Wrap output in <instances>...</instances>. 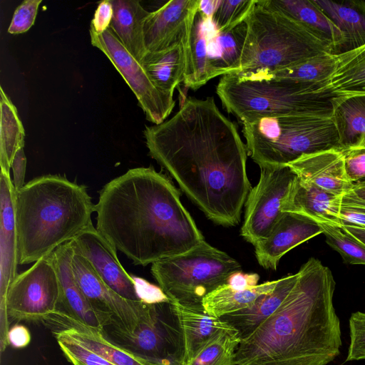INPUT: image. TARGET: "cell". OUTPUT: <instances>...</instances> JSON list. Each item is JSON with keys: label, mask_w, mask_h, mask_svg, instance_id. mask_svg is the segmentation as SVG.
<instances>
[{"label": "cell", "mask_w": 365, "mask_h": 365, "mask_svg": "<svg viewBox=\"0 0 365 365\" xmlns=\"http://www.w3.org/2000/svg\"><path fill=\"white\" fill-rule=\"evenodd\" d=\"M149 155L207 218L239 224L252 189L247 150L236 125L212 97L187 98L168 120L143 130Z\"/></svg>", "instance_id": "cell-1"}, {"label": "cell", "mask_w": 365, "mask_h": 365, "mask_svg": "<svg viewBox=\"0 0 365 365\" xmlns=\"http://www.w3.org/2000/svg\"><path fill=\"white\" fill-rule=\"evenodd\" d=\"M96 229L135 265L187 252L204 237L172 182L153 168H135L100 190Z\"/></svg>", "instance_id": "cell-2"}, {"label": "cell", "mask_w": 365, "mask_h": 365, "mask_svg": "<svg viewBox=\"0 0 365 365\" xmlns=\"http://www.w3.org/2000/svg\"><path fill=\"white\" fill-rule=\"evenodd\" d=\"M278 309L242 339L235 365H327L340 354V321L329 267L310 258Z\"/></svg>", "instance_id": "cell-3"}, {"label": "cell", "mask_w": 365, "mask_h": 365, "mask_svg": "<svg viewBox=\"0 0 365 365\" xmlns=\"http://www.w3.org/2000/svg\"><path fill=\"white\" fill-rule=\"evenodd\" d=\"M87 188L60 175L36 177L16 192L19 264L51 255L93 224Z\"/></svg>", "instance_id": "cell-4"}, {"label": "cell", "mask_w": 365, "mask_h": 365, "mask_svg": "<svg viewBox=\"0 0 365 365\" xmlns=\"http://www.w3.org/2000/svg\"><path fill=\"white\" fill-rule=\"evenodd\" d=\"M325 86L250 71L222 76L216 93L227 111L243 123L289 115L331 117L332 100L339 96Z\"/></svg>", "instance_id": "cell-5"}, {"label": "cell", "mask_w": 365, "mask_h": 365, "mask_svg": "<svg viewBox=\"0 0 365 365\" xmlns=\"http://www.w3.org/2000/svg\"><path fill=\"white\" fill-rule=\"evenodd\" d=\"M245 21L247 32L237 73L271 72L324 53L333 54L329 43L293 19L263 7L257 0Z\"/></svg>", "instance_id": "cell-6"}, {"label": "cell", "mask_w": 365, "mask_h": 365, "mask_svg": "<svg viewBox=\"0 0 365 365\" xmlns=\"http://www.w3.org/2000/svg\"><path fill=\"white\" fill-rule=\"evenodd\" d=\"M242 124L247 153L259 168L286 165L305 155L340 150L331 117L289 115Z\"/></svg>", "instance_id": "cell-7"}, {"label": "cell", "mask_w": 365, "mask_h": 365, "mask_svg": "<svg viewBox=\"0 0 365 365\" xmlns=\"http://www.w3.org/2000/svg\"><path fill=\"white\" fill-rule=\"evenodd\" d=\"M150 270L171 301L202 307L207 295L227 284L232 274L242 269L226 252L203 241L187 252L153 263Z\"/></svg>", "instance_id": "cell-8"}, {"label": "cell", "mask_w": 365, "mask_h": 365, "mask_svg": "<svg viewBox=\"0 0 365 365\" xmlns=\"http://www.w3.org/2000/svg\"><path fill=\"white\" fill-rule=\"evenodd\" d=\"M101 332L109 342L145 365H185L182 331L169 298L148 303L133 331L110 322Z\"/></svg>", "instance_id": "cell-9"}, {"label": "cell", "mask_w": 365, "mask_h": 365, "mask_svg": "<svg viewBox=\"0 0 365 365\" xmlns=\"http://www.w3.org/2000/svg\"><path fill=\"white\" fill-rule=\"evenodd\" d=\"M60 297L61 283L52 253L12 282L6 303L9 321L41 322L57 309Z\"/></svg>", "instance_id": "cell-10"}, {"label": "cell", "mask_w": 365, "mask_h": 365, "mask_svg": "<svg viewBox=\"0 0 365 365\" xmlns=\"http://www.w3.org/2000/svg\"><path fill=\"white\" fill-rule=\"evenodd\" d=\"M296 178L287 165L260 167L259 180L245 203L240 234L247 242L254 245L269 234L283 214L284 201Z\"/></svg>", "instance_id": "cell-11"}, {"label": "cell", "mask_w": 365, "mask_h": 365, "mask_svg": "<svg viewBox=\"0 0 365 365\" xmlns=\"http://www.w3.org/2000/svg\"><path fill=\"white\" fill-rule=\"evenodd\" d=\"M89 32L91 44L107 56L123 78L147 120L154 125L164 122L175 107L173 96L155 86L141 63L124 47L110 28L102 34Z\"/></svg>", "instance_id": "cell-12"}, {"label": "cell", "mask_w": 365, "mask_h": 365, "mask_svg": "<svg viewBox=\"0 0 365 365\" xmlns=\"http://www.w3.org/2000/svg\"><path fill=\"white\" fill-rule=\"evenodd\" d=\"M71 242L73 277L93 309L105 325L112 322L127 331H133L145 314L148 303L128 300L112 290Z\"/></svg>", "instance_id": "cell-13"}, {"label": "cell", "mask_w": 365, "mask_h": 365, "mask_svg": "<svg viewBox=\"0 0 365 365\" xmlns=\"http://www.w3.org/2000/svg\"><path fill=\"white\" fill-rule=\"evenodd\" d=\"M16 191L10 172L0 173V348L9 346L10 321L6 311V297L17 276L19 264L15 217Z\"/></svg>", "instance_id": "cell-14"}, {"label": "cell", "mask_w": 365, "mask_h": 365, "mask_svg": "<svg viewBox=\"0 0 365 365\" xmlns=\"http://www.w3.org/2000/svg\"><path fill=\"white\" fill-rule=\"evenodd\" d=\"M72 242L112 290L128 300L142 301L136 280L123 267L117 257V250L93 224Z\"/></svg>", "instance_id": "cell-15"}, {"label": "cell", "mask_w": 365, "mask_h": 365, "mask_svg": "<svg viewBox=\"0 0 365 365\" xmlns=\"http://www.w3.org/2000/svg\"><path fill=\"white\" fill-rule=\"evenodd\" d=\"M200 0H171L150 11L143 25L148 53L163 51L179 43L186 45Z\"/></svg>", "instance_id": "cell-16"}, {"label": "cell", "mask_w": 365, "mask_h": 365, "mask_svg": "<svg viewBox=\"0 0 365 365\" xmlns=\"http://www.w3.org/2000/svg\"><path fill=\"white\" fill-rule=\"evenodd\" d=\"M322 232V227L314 220L283 212L269 234L254 245L257 260L263 268L275 270L287 252Z\"/></svg>", "instance_id": "cell-17"}, {"label": "cell", "mask_w": 365, "mask_h": 365, "mask_svg": "<svg viewBox=\"0 0 365 365\" xmlns=\"http://www.w3.org/2000/svg\"><path fill=\"white\" fill-rule=\"evenodd\" d=\"M302 180L324 190L344 195L353 187L344 168V155L339 149L305 155L287 164Z\"/></svg>", "instance_id": "cell-18"}, {"label": "cell", "mask_w": 365, "mask_h": 365, "mask_svg": "<svg viewBox=\"0 0 365 365\" xmlns=\"http://www.w3.org/2000/svg\"><path fill=\"white\" fill-rule=\"evenodd\" d=\"M41 322L51 331L63 332L114 365H145L106 340L101 329L86 324L64 312L56 309Z\"/></svg>", "instance_id": "cell-19"}, {"label": "cell", "mask_w": 365, "mask_h": 365, "mask_svg": "<svg viewBox=\"0 0 365 365\" xmlns=\"http://www.w3.org/2000/svg\"><path fill=\"white\" fill-rule=\"evenodd\" d=\"M342 196L306 182L297 176L284 201L282 212L300 214L318 223L341 225L339 213Z\"/></svg>", "instance_id": "cell-20"}, {"label": "cell", "mask_w": 365, "mask_h": 365, "mask_svg": "<svg viewBox=\"0 0 365 365\" xmlns=\"http://www.w3.org/2000/svg\"><path fill=\"white\" fill-rule=\"evenodd\" d=\"M73 248L71 241L56 249L53 257L61 283V297L56 309L64 312L81 322L98 329L105 325L103 320L76 283L72 271Z\"/></svg>", "instance_id": "cell-21"}, {"label": "cell", "mask_w": 365, "mask_h": 365, "mask_svg": "<svg viewBox=\"0 0 365 365\" xmlns=\"http://www.w3.org/2000/svg\"><path fill=\"white\" fill-rule=\"evenodd\" d=\"M259 5L280 12L298 21L322 40L329 43L338 55L344 37L339 29L313 0H257Z\"/></svg>", "instance_id": "cell-22"}, {"label": "cell", "mask_w": 365, "mask_h": 365, "mask_svg": "<svg viewBox=\"0 0 365 365\" xmlns=\"http://www.w3.org/2000/svg\"><path fill=\"white\" fill-rule=\"evenodd\" d=\"M182 331L185 365L212 338L235 329L229 323L207 314L203 307H193L171 301Z\"/></svg>", "instance_id": "cell-23"}, {"label": "cell", "mask_w": 365, "mask_h": 365, "mask_svg": "<svg viewBox=\"0 0 365 365\" xmlns=\"http://www.w3.org/2000/svg\"><path fill=\"white\" fill-rule=\"evenodd\" d=\"M299 272L277 279L271 292L259 297L250 307L221 317L232 326L242 339L251 334L281 305L296 284Z\"/></svg>", "instance_id": "cell-24"}, {"label": "cell", "mask_w": 365, "mask_h": 365, "mask_svg": "<svg viewBox=\"0 0 365 365\" xmlns=\"http://www.w3.org/2000/svg\"><path fill=\"white\" fill-rule=\"evenodd\" d=\"M113 16L110 29L124 47L140 63L147 54L143 25L150 11L139 1L110 0Z\"/></svg>", "instance_id": "cell-25"}, {"label": "cell", "mask_w": 365, "mask_h": 365, "mask_svg": "<svg viewBox=\"0 0 365 365\" xmlns=\"http://www.w3.org/2000/svg\"><path fill=\"white\" fill-rule=\"evenodd\" d=\"M332 106L340 150L365 148V94L335 97Z\"/></svg>", "instance_id": "cell-26"}, {"label": "cell", "mask_w": 365, "mask_h": 365, "mask_svg": "<svg viewBox=\"0 0 365 365\" xmlns=\"http://www.w3.org/2000/svg\"><path fill=\"white\" fill-rule=\"evenodd\" d=\"M313 1L344 35V41L339 54L349 52L365 45L364 1L359 0Z\"/></svg>", "instance_id": "cell-27"}, {"label": "cell", "mask_w": 365, "mask_h": 365, "mask_svg": "<svg viewBox=\"0 0 365 365\" xmlns=\"http://www.w3.org/2000/svg\"><path fill=\"white\" fill-rule=\"evenodd\" d=\"M212 17L206 16L197 10L188 41L185 46L183 83L194 91L211 80L206 46L208 24Z\"/></svg>", "instance_id": "cell-28"}, {"label": "cell", "mask_w": 365, "mask_h": 365, "mask_svg": "<svg viewBox=\"0 0 365 365\" xmlns=\"http://www.w3.org/2000/svg\"><path fill=\"white\" fill-rule=\"evenodd\" d=\"M141 64L160 91L173 96L175 88L184 79L185 44L179 43L163 51L148 53Z\"/></svg>", "instance_id": "cell-29"}, {"label": "cell", "mask_w": 365, "mask_h": 365, "mask_svg": "<svg viewBox=\"0 0 365 365\" xmlns=\"http://www.w3.org/2000/svg\"><path fill=\"white\" fill-rule=\"evenodd\" d=\"M277 284V280L265 282L245 289H233L225 284L207 295L202 305L207 314L221 318L250 307L259 297L273 290Z\"/></svg>", "instance_id": "cell-30"}, {"label": "cell", "mask_w": 365, "mask_h": 365, "mask_svg": "<svg viewBox=\"0 0 365 365\" xmlns=\"http://www.w3.org/2000/svg\"><path fill=\"white\" fill-rule=\"evenodd\" d=\"M335 56L336 67L326 88L339 96L365 94V45Z\"/></svg>", "instance_id": "cell-31"}, {"label": "cell", "mask_w": 365, "mask_h": 365, "mask_svg": "<svg viewBox=\"0 0 365 365\" xmlns=\"http://www.w3.org/2000/svg\"><path fill=\"white\" fill-rule=\"evenodd\" d=\"M0 167L10 172L16 152L24 148L25 131L17 109L0 87Z\"/></svg>", "instance_id": "cell-32"}, {"label": "cell", "mask_w": 365, "mask_h": 365, "mask_svg": "<svg viewBox=\"0 0 365 365\" xmlns=\"http://www.w3.org/2000/svg\"><path fill=\"white\" fill-rule=\"evenodd\" d=\"M336 64L335 55L324 53L283 69L262 72L299 83L327 85Z\"/></svg>", "instance_id": "cell-33"}, {"label": "cell", "mask_w": 365, "mask_h": 365, "mask_svg": "<svg viewBox=\"0 0 365 365\" xmlns=\"http://www.w3.org/2000/svg\"><path fill=\"white\" fill-rule=\"evenodd\" d=\"M240 341L235 329L224 331L209 341L185 365H235Z\"/></svg>", "instance_id": "cell-34"}, {"label": "cell", "mask_w": 365, "mask_h": 365, "mask_svg": "<svg viewBox=\"0 0 365 365\" xmlns=\"http://www.w3.org/2000/svg\"><path fill=\"white\" fill-rule=\"evenodd\" d=\"M327 243L338 252L345 262L365 265V245L342 225L319 222Z\"/></svg>", "instance_id": "cell-35"}, {"label": "cell", "mask_w": 365, "mask_h": 365, "mask_svg": "<svg viewBox=\"0 0 365 365\" xmlns=\"http://www.w3.org/2000/svg\"><path fill=\"white\" fill-rule=\"evenodd\" d=\"M257 0H220L212 20L220 31H229L244 22Z\"/></svg>", "instance_id": "cell-36"}, {"label": "cell", "mask_w": 365, "mask_h": 365, "mask_svg": "<svg viewBox=\"0 0 365 365\" xmlns=\"http://www.w3.org/2000/svg\"><path fill=\"white\" fill-rule=\"evenodd\" d=\"M64 356H71L83 365H114L84 347L62 331H51Z\"/></svg>", "instance_id": "cell-37"}, {"label": "cell", "mask_w": 365, "mask_h": 365, "mask_svg": "<svg viewBox=\"0 0 365 365\" xmlns=\"http://www.w3.org/2000/svg\"><path fill=\"white\" fill-rule=\"evenodd\" d=\"M349 325L350 344L346 361L365 360V312L352 313Z\"/></svg>", "instance_id": "cell-38"}, {"label": "cell", "mask_w": 365, "mask_h": 365, "mask_svg": "<svg viewBox=\"0 0 365 365\" xmlns=\"http://www.w3.org/2000/svg\"><path fill=\"white\" fill-rule=\"evenodd\" d=\"M41 0H25L14 11L8 32L19 34L27 31L34 24Z\"/></svg>", "instance_id": "cell-39"}, {"label": "cell", "mask_w": 365, "mask_h": 365, "mask_svg": "<svg viewBox=\"0 0 365 365\" xmlns=\"http://www.w3.org/2000/svg\"><path fill=\"white\" fill-rule=\"evenodd\" d=\"M339 216L342 226L365 228V205L345 194L342 196Z\"/></svg>", "instance_id": "cell-40"}, {"label": "cell", "mask_w": 365, "mask_h": 365, "mask_svg": "<svg viewBox=\"0 0 365 365\" xmlns=\"http://www.w3.org/2000/svg\"><path fill=\"white\" fill-rule=\"evenodd\" d=\"M341 150L344 155V168L349 180L356 183L365 179V148Z\"/></svg>", "instance_id": "cell-41"}, {"label": "cell", "mask_w": 365, "mask_h": 365, "mask_svg": "<svg viewBox=\"0 0 365 365\" xmlns=\"http://www.w3.org/2000/svg\"><path fill=\"white\" fill-rule=\"evenodd\" d=\"M113 16V8L110 0L99 2L91 22L90 31L96 34H102L108 30Z\"/></svg>", "instance_id": "cell-42"}, {"label": "cell", "mask_w": 365, "mask_h": 365, "mask_svg": "<svg viewBox=\"0 0 365 365\" xmlns=\"http://www.w3.org/2000/svg\"><path fill=\"white\" fill-rule=\"evenodd\" d=\"M11 168L13 173L12 182L15 191L17 192L25 185L26 157L24 148H20L15 154L11 165Z\"/></svg>", "instance_id": "cell-43"}, {"label": "cell", "mask_w": 365, "mask_h": 365, "mask_svg": "<svg viewBox=\"0 0 365 365\" xmlns=\"http://www.w3.org/2000/svg\"><path fill=\"white\" fill-rule=\"evenodd\" d=\"M9 344L16 349L27 346L31 341V334L28 328L22 324H16L10 327L8 334Z\"/></svg>", "instance_id": "cell-44"}, {"label": "cell", "mask_w": 365, "mask_h": 365, "mask_svg": "<svg viewBox=\"0 0 365 365\" xmlns=\"http://www.w3.org/2000/svg\"><path fill=\"white\" fill-rule=\"evenodd\" d=\"M259 279V274L256 273H243L238 272L232 274L228 279L227 284L236 289H245L257 286Z\"/></svg>", "instance_id": "cell-45"}, {"label": "cell", "mask_w": 365, "mask_h": 365, "mask_svg": "<svg viewBox=\"0 0 365 365\" xmlns=\"http://www.w3.org/2000/svg\"><path fill=\"white\" fill-rule=\"evenodd\" d=\"M345 195L365 205V179L354 183L351 190Z\"/></svg>", "instance_id": "cell-46"}, {"label": "cell", "mask_w": 365, "mask_h": 365, "mask_svg": "<svg viewBox=\"0 0 365 365\" xmlns=\"http://www.w3.org/2000/svg\"><path fill=\"white\" fill-rule=\"evenodd\" d=\"M220 0H200L199 11L206 16H212Z\"/></svg>", "instance_id": "cell-47"}, {"label": "cell", "mask_w": 365, "mask_h": 365, "mask_svg": "<svg viewBox=\"0 0 365 365\" xmlns=\"http://www.w3.org/2000/svg\"><path fill=\"white\" fill-rule=\"evenodd\" d=\"M350 234L360 240L365 245V228L352 226H343Z\"/></svg>", "instance_id": "cell-48"}, {"label": "cell", "mask_w": 365, "mask_h": 365, "mask_svg": "<svg viewBox=\"0 0 365 365\" xmlns=\"http://www.w3.org/2000/svg\"><path fill=\"white\" fill-rule=\"evenodd\" d=\"M65 357L67 359V361L68 362H70L72 365H83L82 364H81L80 362H78L75 359H73L71 356H65Z\"/></svg>", "instance_id": "cell-49"}]
</instances>
